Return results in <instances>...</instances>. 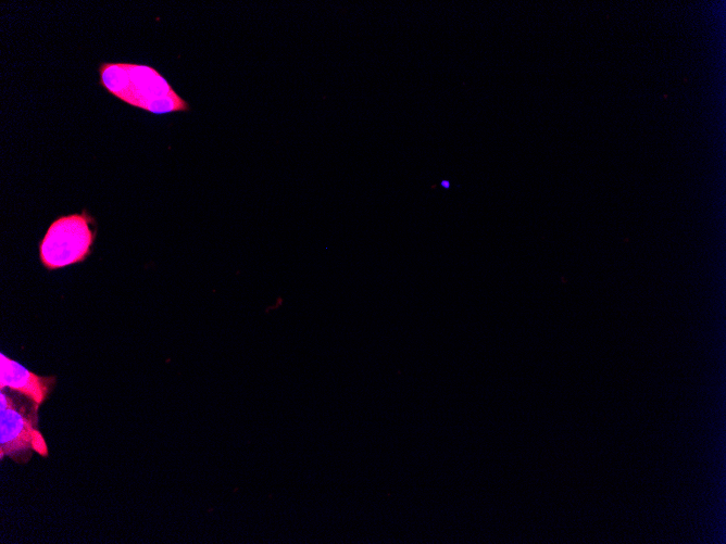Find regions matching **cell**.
Wrapping results in <instances>:
<instances>
[{
    "label": "cell",
    "instance_id": "obj_1",
    "mask_svg": "<svg viewBox=\"0 0 726 544\" xmlns=\"http://www.w3.org/2000/svg\"><path fill=\"white\" fill-rule=\"evenodd\" d=\"M98 72L100 85L128 105L158 115L190 110L160 72L149 65L104 62Z\"/></svg>",
    "mask_w": 726,
    "mask_h": 544
},
{
    "label": "cell",
    "instance_id": "obj_3",
    "mask_svg": "<svg viewBox=\"0 0 726 544\" xmlns=\"http://www.w3.org/2000/svg\"><path fill=\"white\" fill-rule=\"evenodd\" d=\"M0 406V446L1 457L10 456L13 459L29 456L33 450L40 455L48 454L42 434L36 429L35 420L26 410L1 391Z\"/></svg>",
    "mask_w": 726,
    "mask_h": 544
},
{
    "label": "cell",
    "instance_id": "obj_4",
    "mask_svg": "<svg viewBox=\"0 0 726 544\" xmlns=\"http://www.w3.org/2000/svg\"><path fill=\"white\" fill-rule=\"evenodd\" d=\"M54 384L53 377H41L5 355H0V387L9 388L28 397L39 406L48 396Z\"/></svg>",
    "mask_w": 726,
    "mask_h": 544
},
{
    "label": "cell",
    "instance_id": "obj_2",
    "mask_svg": "<svg viewBox=\"0 0 726 544\" xmlns=\"http://www.w3.org/2000/svg\"><path fill=\"white\" fill-rule=\"evenodd\" d=\"M93 224L95 219L85 210L58 217L39 243L41 263L55 269L84 261L95 241Z\"/></svg>",
    "mask_w": 726,
    "mask_h": 544
}]
</instances>
